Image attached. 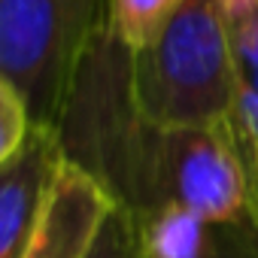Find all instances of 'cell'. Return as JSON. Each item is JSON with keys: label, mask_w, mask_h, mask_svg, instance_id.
I'll list each match as a JSON object with an SVG mask.
<instances>
[{"label": "cell", "mask_w": 258, "mask_h": 258, "mask_svg": "<svg viewBox=\"0 0 258 258\" xmlns=\"http://www.w3.org/2000/svg\"><path fill=\"white\" fill-rule=\"evenodd\" d=\"M137 109L155 127H210L234 109V61L222 0H182L131 52Z\"/></svg>", "instance_id": "obj_1"}, {"label": "cell", "mask_w": 258, "mask_h": 258, "mask_svg": "<svg viewBox=\"0 0 258 258\" xmlns=\"http://www.w3.org/2000/svg\"><path fill=\"white\" fill-rule=\"evenodd\" d=\"M185 207L210 225L252 210V182L228 121L210 127H155L149 121L124 207L134 219L158 207Z\"/></svg>", "instance_id": "obj_2"}, {"label": "cell", "mask_w": 258, "mask_h": 258, "mask_svg": "<svg viewBox=\"0 0 258 258\" xmlns=\"http://www.w3.org/2000/svg\"><path fill=\"white\" fill-rule=\"evenodd\" d=\"M109 25V0H0V79L34 124L58 127L73 79L94 37Z\"/></svg>", "instance_id": "obj_3"}, {"label": "cell", "mask_w": 258, "mask_h": 258, "mask_svg": "<svg viewBox=\"0 0 258 258\" xmlns=\"http://www.w3.org/2000/svg\"><path fill=\"white\" fill-rule=\"evenodd\" d=\"M64 167V149L55 127H40L22 143V149L0 161V258H22L31 246L58 173Z\"/></svg>", "instance_id": "obj_4"}, {"label": "cell", "mask_w": 258, "mask_h": 258, "mask_svg": "<svg viewBox=\"0 0 258 258\" xmlns=\"http://www.w3.org/2000/svg\"><path fill=\"white\" fill-rule=\"evenodd\" d=\"M112 204L100 182L64 161L46 216L22 258H88Z\"/></svg>", "instance_id": "obj_5"}, {"label": "cell", "mask_w": 258, "mask_h": 258, "mask_svg": "<svg viewBox=\"0 0 258 258\" xmlns=\"http://www.w3.org/2000/svg\"><path fill=\"white\" fill-rule=\"evenodd\" d=\"M231 61H234V109L228 127L240 146L249 182L255 188L258 164V0L225 10Z\"/></svg>", "instance_id": "obj_6"}, {"label": "cell", "mask_w": 258, "mask_h": 258, "mask_svg": "<svg viewBox=\"0 0 258 258\" xmlns=\"http://www.w3.org/2000/svg\"><path fill=\"white\" fill-rule=\"evenodd\" d=\"M137 222L140 258H204L213 225L185 207H158Z\"/></svg>", "instance_id": "obj_7"}, {"label": "cell", "mask_w": 258, "mask_h": 258, "mask_svg": "<svg viewBox=\"0 0 258 258\" xmlns=\"http://www.w3.org/2000/svg\"><path fill=\"white\" fill-rule=\"evenodd\" d=\"M182 0H109V25L115 37L131 49H143Z\"/></svg>", "instance_id": "obj_8"}, {"label": "cell", "mask_w": 258, "mask_h": 258, "mask_svg": "<svg viewBox=\"0 0 258 258\" xmlns=\"http://www.w3.org/2000/svg\"><path fill=\"white\" fill-rule=\"evenodd\" d=\"M88 258H140V237H137V222L124 207L112 204L106 213L97 240L88 252Z\"/></svg>", "instance_id": "obj_9"}, {"label": "cell", "mask_w": 258, "mask_h": 258, "mask_svg": "<svg viewBox=\"0 0 258 258\" xmlns=\"http://www.w3.org/2000/svg\"><path fill=\"white\" fill-rule=\"evenodd\" d=\"M204 258H258V213L249 210L234 222L213 225Z\"/></svg>", "instance_id": "obj_10"}, {"label": "cell", "mask_w": 258, "mask_h": 258, "mask_svg": "<svg viewBox=\"0 0 258 258\" xmlns=\"http://www.w3.org/2000/svg\"><path fill=\"white\" fill-rule=\"evenodd\" d=\"M31 131H34V118H31L22 94L10 82L0 79V161L13 158Z\"/></svg>", "instance_id": "obj_11"}, {"label": "cell", "mask_w": 258, "mask_h": 258, "mask_svg": "<svg viewBox=\"0 0 258 258\" xmlns=\"http://www.w3.org/2000/svg\"><path fill=\"white\" fill-rule=\"evenodd\" d=\"M243 4H249V0H222V7H225V10H231V7H243Z\"/></svg>", "instance_id": "obj_12"}, {"label": "cell", "mask_w": 258, "mask_h": 258, "mask_svg": "<svg viewBox=\"0 0 258 258\" xmlns=\"http://www.w3.org/2000/svg\"><path fill=\"white\" fill-rule=\"evenodd\" d=\"M255 213H258V164H255V207H252Z\"/></svg>", "instance_id": "obj_13"}]
</instances>
